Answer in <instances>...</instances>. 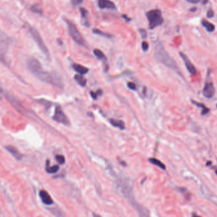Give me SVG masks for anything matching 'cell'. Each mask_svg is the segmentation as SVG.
Listing matches in <instances>:
<instances>
[{"instance_id": "cell-31", "label": "cell", "mask_w": 217, "mask_h": 217, "mask_svg": "<svg viewBox=\"0 0 217 217\" xmlns=\"http://www.w3.org/2000/svg\"><path fill=\"white\" fill-rule=\"evenodd\" d=\"M187 2H189L190 3H192V4H196L198 3L201 1V0H186Z\"/></svg>"}, {"instance_id": "cell-22", "label": "cell", "mask_w": 217, "mask_h": 217, "mask_svg": "<svg viewBox=\"0 0 217 217\" xmlns=\"http://www.w3.org/2000/svg\"><path fill=\"white\" fill-rule=\"evenodd\" d=\"M93 53H94L95 55L98 59H100V60L103 61L106 59V55H104V53H103L100 50H98V49H95V50H93Z\"/></svg>"}, {"instance_id": "cell-33", "label": "cell", "mask_w": 217, "mask_h": 217, "mask_svg": "<svg viewBox=\"0 0 217 217\" xmlns=\"http://www.w3.org/2000/svg\"><path fill=\"white\" fill-rule=\"evenodd\" d=\"M93 217H102L100 215H98V214H96L95 213H93Z\"/></svg>"}, {"instance_id": "cell-29", "label": "cell", "mask_w": 217, "mask_h": 217, "mask_svg": "<svg viewBox=\"0 0 217 217\" xmlns=\"http://www.w3.org/2000/svg\"><path fill=\"white\" fill-rule=\"evenodd\" d=\"M128 86L131 90H136V85H135V84L134 83L129 82L128 83Z\"/></svg>"}, {"instance_id": "cell-4", "label": "cell", "mask_w": 217, "mask_h": 217, "mask_svg": "<svg viewBox=\"0 0 217 217\" xmlns=\"http://www.w3.org/2000/svg\"><path fill=\"white\" fill-rule=\"evenodd\" d=\"M65 22L67 24V29L69 34V36L71 37V38L75 41L77 44L80 45L81 46H85V41L84 39L82 34L78 30V29L76 26V25L74 24L70 20L65 19Z\"/></svg>"}, {"instance_id": "cell-19", "label": "cell", "mask_w": 217, "mask_h": 217, "mask_svg": "<svg viewBox=\"0 0 217 217\" xmlns=\"http://www.w3.org/2000/svg\"><path fill=\"white\" fill-rule=\"evenodd\" d=\"M149 161H150L151 163H152V165H156L157 166L159 167L160 168H161L162 170H166V166L165 165L162 163V162L161 161H160L159 160L157 159L156 158H150L149 159Z\"/></svg>"}, {"instance_id": "cell-39", "label": "cell", "mask_w": 217, "mask_h": 217, "mask_svg": "<svg viewBox=\"0 0 217 217\" xmlns=\"http://www.w3.org/2000/svg\"><path fill=\"white\" fill-rule=\"evenodd\" d=\"M216 108H217V105H216Z\"/></svg>"}, {"instance_id": "cell-27", "label": "cell", "mask_w": 217, "mask_h": 217, "mask_svg": "<svg viewBox=\"0 0 217 217\" xmlns=\"http://www.w3.org/2000/svg\"><path fill=\"white\" fill-rule=\"evenodd\" d=\"M142 48L143 50H144V51L148 50V49H149V44H148L145 41L142 42Z\"/></svg>"}, {"instance_id": "cell-32", "label": "cell", "mask_w": 217, "mask_h": 217, "mask_svg": "<svg viewBox=\"0 0 217 217\" xmlns=\"http://www.w3.org/2000/svg\"><path fill=\"white\" fill-rule=\"evenodd\" d=\"M90 95L92 96V97L93 98V99H96L97 97V94L96 93H94L93 92H90Z\"/></svg>"}, {"instance_id": "cell-21", "label": "cell", "mask_w": 217, "mask_h": 217, "mask_svg": "<svg viewBox=\"0 0 217 217\" xmlns=\"http://www.w3.org/2000/svg\"><path fill=\"white\" fill-rule=\"evenodd\" d=\"M93 32L94 33V34H97V35H99V36H103V37L107 38H111L112 37L111 34L103 32V31H100V29H93Z\"/></svg>"}, {"instance_id": "cell-23", "label": "cell", "mask_w": 217, "mask_h": 217, "mask_svg": "<svg viewBox=\"0 0 217 217\" xmlns=\"http://www.w3.org/2000/svg\"><path fill=\"white\" fill-rule=\"evenodd\" d=\"M52 213L55 215V217H66L63 212L58 208H53L50 210Z\"/></svg>"}, {"instance_id": "cell-18", "label": "cell", "mask_w": 217, "mask_h": 217, "mask_svg": "<svg viewBox=\"0 0 217 217\" xmlns=\"http://www.w3.org/2000/svg\"><path fill=\"white\" fill-rule=\"evenodd\" d=\"M59 170V166L58 165H54L53 166H49V161L46 162V171L48 173H55Z\"/></svg>"}, {"instance_id": "cell-15", "label": "cell", "mask_w": 217, "mask_h": 217, "mask_svg": "<svg viewBox=\"0 0 217 217\" xmlns=\"http://www.w3.org/2000/svg\"><path fill=\"white\" fill-rule=\"evenodd\" d=\"M201 25L203 26L206 29V31L209 32H213L215 29V26L214 24L207 21L205 19H203L201 21Z\"/></svg>"}, {"instance_id": "cell-38", "label": "cell", "mask_w": 217, "mask_h": 217, "mask_svg": "<svg viewBox=\"0 0 217 217\" xmlns=\"http://www.w3.org/2000/svg\"><path fill=\"white\" fill-rule=\"evenodd\" d=\"M123 17L125 18L126 19V21H128V17H126L125 16H123Z\"/></svg>"}, {"instance_id": "cell-26", "label": "cell", "mask_w": 217, "mask_h": 217, "mask_svg": "<svg viewBox=\"0 0 217 217\" xmlns=\"http://www.w3.org/2000/svg\"><path fill=\"white\" fill-rule=\"evenodd\" d=\"M139 32L141 35V37L142 39H145L147 38V32L145 29H139Z\"/></svg>"}, {"instance_id": "cell-2", "label": "cell", "mask_w": 217, "mask_h": 217, "mask_svg": "<svg viewBox=\"0 0 217 217\" xmlns=\"http://www.w3.org/2000/svg\"><path fill=\"white\" fill-rule=\"evenodd\" d=\"M154 56L161 63L173 70L179 72V68L176 62L166 52L164 46L161 43H157L155 46Z\"/></svg>"}, {"instance_id": "cell-16", "label": "cell", "mask_w": 217, "mask_h": 217, "mask_svg": "<svg viewBox=\"0 0 217 217\" xmlns=\"http://www.w3.org/2000/svg\"><path fill=\"white\" fill-rule=\"evenodd\" d=\"M109 122L111 124L114 126V127L119 128L121 130H124L125 126V123L121 120H117L115 119H111L109 120Z\"/></svg>"}, {"instance_id": "cell-10", "label": "cell", "mask_w": 217, "mask_h": 217, "mask_svg": "<svg viewBox=\"0 0 217 217\" xmlns=\"http://www.w3.org/2000/svg\"><path fill=\"white\" fill-rule=\"evenodd\" d=\"M39 196H40V198L42 202L48 206H50L53 204V201L52 199L50 194H49L46 190H42L39 192Z\"/></svg>"}, {"instance_id": "cell-11", "label": "cell", "mask_w": 217, "mask_h": 217, "mask_svg": "<svg viewBox=\"0 0 217 217\" xmlns=\"http://www.w3.org/2000/svg\"><path fill=\"white\" fill-rule=\"evenodd\" d=\"M6 150L10 153L13 157H15L17 160H21L22 158V154L18 151V150L16 147L12 145H7L5 147Z\"/></svg>"}, {"instance_id": "cell-24", "label": "cell", "mask_w": 217, "mask_h": 217, "mask_svg": "<svg viewBox=\"0 0 217 217\" xmlns=\"http://www.w3.org/2000/svg\"><path fill=\"white\" fill-rule=\"evenodd\" d=\"M31 10L35 13H38V14H43V10L41 9V8L39 7L38 4H34V5L32 6L31 8Z\"/></svg>"}, {"instance_id": "cell-8", "label": "cell", "mask_w": 217, "mask_h": 217, "mask_svg": "<svg viewBox=\"0 0 217 217\" xmlns=\"http://www.w3.org/2000/svg\"><path fill=\"white\" fill-rule=\"evenodd\" d=\"M179 54H180V56L181 57L182 59L183 60V61L185 63V66L187 68V71H188L189 72L190 74H191V75H196L197 72V70H196L195 66H194V64L192 63L191 62V61L189 60V58L187 57V56L184 53L180 52Z\"/></svg>"}, {"instance_id": "cell-34", "label": "cell", "mask_w": 217, "mask_h": 217, "mask_svg": "<svg viewBox=\"0 0 217 217\" xmlns=\"http://www.w3.org/2000/svg\"><path fill=\"white\" fill-rule=\"evenodd\" d=\"M3 93H4V90H3V88H1V86H0V93H1V94H3Z\"/></svg>"}, {"instance_id": "cell-25", "label": "cell", "mask_w": 217, "mask_h": 217, "mask_svg": "<svg viewBox=\"0 0 217 217\" xmlns=\"http://www.w3.org/2000/svg\"><path fill=\"white\" fill-rule=\"evenodd\" d=\"M55 158L57 161L58 162L59 164L63 165L64 164V162H65V157H64V156L62 155H57Z\"/></svg>"}, {"instance_id": "cell-17", "label": "cell", "mask_w": 217, "mask_h": 217, "mask_svg": "<svg viewBox=\"0 0 217 217\" xmlns=\"http://www.w3.org/2000/svg\"><path fill=\"white\" fill-rule=\"evenodd\" d=\"M191 102L193 103V104L196 105L197 107H201L202 108V112H201V114L202 115H206L210 112V108H208V107H206L205 106V105L203 104V103H199V102H196L194 100H191Z\"/></svg>"}, {"instance_id": "cell-30", "label": "cell", "mask_w": 217, "mask_h": 217, "mask_svg": "<svg viewBox=\"0 0 217 217\" xmlns=\"http://www.w3.org/2000/svg\"><path fill=\"white\" fill-rule=\"evenodd\" d=\"M83 0H71L72 4L75 6H76V5H78V4H81L83 3Z\"/></svg>"}, {"instance_id": "cell-36", "label": "cell", "mask_w": 217, "mask_h": 217, "mask_svg": "<svg viewBox=\"0 0 217 217\" xmlns=\"http://www.w3.org/2000/svg\"><path fill=\"white\" fill-rule=\"evenodd\" d=\"M208 0H203V3H203V4H206V3H208Z\"/></svg>"}, {"instance_id": "cell-3", "label": "cell", "mask_w": 217, "mask_h": 217, "mask_svg": "<svg viewBox=\"0 0 217 217\" xmlns=\"http://www.w3.org/2000/svg\"><path fill=\"white\" fill-rule=\"evenodd\" d=\"M146 16L149 22V27L150 29H153L157 26H161L164 22L162 13L160 10L158 9L149 11L146 13Z\"/></svg>"}, {"instance_id": "cell-14", "label": "cell", "mask_w": 217, "mask_h": 217, "mask_svg": "<svg viewBox=\"0 0 217 217\" xmlns=\"http://www.w3.org/2000/svg\"><path fill=\"white\" fill-rule=\"evenodd\" d=\"M81 16L83 20V24L84 26H89V22H88V12L85 8H80Z\"/></svg>"}, {"instance_id": "cell-5", "label": "cell", "mask_w": 217, "mask_h": 217, "mask_svg": "<svg viewBox=\"0 0 217 217\" xmlns=\"http://www.w3.org/2000/svg\"><path fill=\"white\" fill-rule=\"evenodd\" d=\"M27 27H28V31L29 33H30L31 37L34 39V41L36 43V45H38L39 48L40 49L41 51L45 54L46 57H50V53H49L48 49L46 46L45 42L43 41V39H42L40 34H39V32L37 31V29L30 25H28Z\"/></svg>"}, {"instance_id": "cell-37", "label": "cell", "mask_w": 217, "mask_h": 217, "mask_svg": "<svg viewBox=\"0 0 217 217\" xmlns=\"http://www.w3.org/2000/svg\"><path fill=\"white\" fill-rule=\"evenodd\" d=\"M196 9H197L196 8H191V9H190V11H191V12H192V11L194 12V11H196Z\"/></svg>"}, {"instance_id": "cell-28", "label": "cell", "mask_w": 217, "mask_h": 217, "mask_svg": "<svg viewBox=\"0 0 217 217\" xmlns=\"http://www.w3.org/2000/svg\"><path fill=\"white\" fill-rule=\"evenodd\" d=\"M214 15H215L214 11L212 9H210L207 12V17H208V18H210L213 17Z\"/></svg>"}, {"instance_id": "cell-12", "label": "cell", "mask_w": 217, "mask_h": 217, "mask_svg": "<svg viewBox=\"0 0 217 217\" xmlns=\"http://www.w3.org/2000/svg\"><path fill=\"white\" fill-rule=\"evenodd\" d=\"M98 5L101 9H115V4L110 0H98Z\"/></svg>"}, {"instance_id": "cell-1", "label": "cell", "mask_w": 217, "mask_h": 217, "mask_svg": "<svg viewBox=\"0 0 217 217\" xmlns=\"http://www.w3.org/2000/svg\"><path fill=\"white\" fill-rule=\"evenodd\" d=\"M27 67L29 71L41 81L51 84L61 89L63 88V83L61 77L56 73L44 70L41 63L37 59L34 58L29 59L27 62Z\"/></svg>"}, {"instance_id": "cell-20", "label": "cell", "mask_w": 217, "mask_h": 217, "mask_svg": "<svg viewBox=\"0 0 217 217\" xmlns=\"http://www.w3.org/2000/svg\"><path fill=\"white\" fill-rule=\"evenodd\" d=\"M76 82L81 86H85L86 84V80L81 75H77L75 76Z\"/></svg>"}, {"instance_id": "cell-13", "label": "cell", "mask_w": 217, "mask_h": 217, "mask_svg": "<svg viewBox=\"0 0 217 217\" xmlns=\"http://www.w3.org/2000/svg\"><path fill=\"white\" fill-rule=\"evenodd\" d=\"M72 67H73L74 69H75V71L81 75H85V74H86L88 72V68L80 65V64L74 63L72 65Z\"/></svg>"}, {"instance_id": "cell-7", "label": "cell", "mask_w": 217, "mask_h": 217, "mask_svg": "<svg viewBox=\"0 0 217 217\" xmlns=\"http://www.w3.org/2000/svg\"><path fill=\"white\" fill-rule=\"evenodd\" d=\"M53 119L55 121L62 123L64 125H69V121L65 113L63 112L62 108L60 106H57L55 108V114L53 116Z\"/></svg>"}, {"instance_id": "cell-35", "label": "cell", "mask_w": 217, "mask_h": 217, "mask_svg": "<svg viewBox=\"0 0 217 217\" xmlns=\"http://www.w3.org/2000/svg\"><path fill=\"white\" fill-rule=\"evenodd\" d=\"M192 217H201V216H199V215H196V214H195V213H194L193 215H192Z\"/></svg>"}, {"instance_id": "cell-9", "label": "cell", "mask_w": 217, "mask_h": 217, "mask_svg": "<svg viewBox=\"0 0 217 217\" xmlns=\"http://www.w3.org/2000/svg\"><path fill=\"white\" fill-rule=\"evenodd\" d=\"M215 93V88L213 83L212 82L206 83L203 90V94L207 98L213 97Z\"/></svg>"}, {"instance_id": "cell-6", "label": "cell", "mask_w": 217, "mask_h": 217, "mask_svg": "<svg viewBox=\"0 0 217 217\" xmlns=\"http://www.w3.org/2000/svg\"><path fill=\"white\" fill-rule=\"evenodd\" d=\"M10 39L0 31V61L5 62L7 53L10 45Z\"/></svg>"}]
</instances>
